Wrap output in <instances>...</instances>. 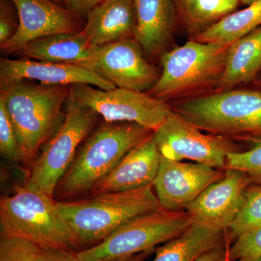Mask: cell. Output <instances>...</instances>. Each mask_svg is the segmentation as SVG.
<instances>
[{
	"instance_id": "6da1fadb",
	"label": "cell",
	"mask_w": 261,
	"mask_h": 261,
	"mask_svg": "<svg viewBox=\"0 0 261 261\" xmlns=\"http://www.w3.org/2000/svg\"><path fill=\"white\" fill-rule=\"evenodd\" d=\"M70 87L22 81L0 87V100L14 125L23 161H34L39 148L63 124L62 107L69 98Z\"/></svg>"
},
{
	"instance_id": "4dcf8cb0",
	"label": "cell",
	"mask_w": 261,
	"mask_h": 261,
	"mask_svg": "<svg viewBox=\"0 0 261 261\" xmlns=\"http://www.w3.org/2000/svg\"><path fill=\"white\" fill-rule=\"evenodd\" d=\"M104 0H68V8L80 15H87Z\"/></svg>"
},
{
	"instance_id": "5bb4252c",
	"label": "cell",
	"mask_w": 261,
	"mask_h": 261,
	"mask_svg": "<svg viewBox=\"0 0 261 261\" xmlns=\"http://www.w3.org/2000/svg\"><path fill=\"white\" fill-rule=\"evenodd\" d=\"M252 182L239 170L225 169V175L215 182L186 208L192 223L228 231L243 202L247 187Z\"/></svg>"
},
{
	"instance_id": "836d02e7",
	"label": "cell",
	"mask_w": 261,
	"mask_h": 261,
	"mask_svg": "<svg viewBox=\"0 0 261 261\" xmlns=\"http://www.w3.org/2000/svg\"><path fill=\"white\" fill-rule=\"evenodd\" d=\"M231 243H232V242H231L229 234L227 232L226 233V255L225 261H232L231 257H230V248H231Z\"/></svg>"
},
{
	"instance_id": "1f68e13d",
	"label": "cell",
	"mask_w": 261,
	"mask_h": 261,
	"mask_svg": "<svg viewBox=\"0 0 261 261\" xmlns=\"http://www.w3.org/2000/svg\"><path fill=\"white\" fill-rule=\"evenodd\" d=\"M226 255V241L224 246L217 247L205 252L196 261H225Z\"/></svg>"
},
{
	"instance_id": "4fadbf2b",
	"label": "cell",
	"mask_w": 261,
	"mask_h": 261,
	"mask_svg": "<svg viewBox=\"0 0 261 261\" xmlns=\"http://www.w3.org/2000/svg\"><path fill=\"white\" fill-rule=\"evenodd\" d=\"M224 175L225 170L200 163L171 161L162 156L152 186L162 208L185 211L204 190Z\"/></svg>"
},
{
	"instance_id": "8992f818",
	"label": "cell",
	"mask_w": 261,
	"mask_h": 261,
	"mask_svg": "<svg viewBox=\"0 0 261 261\" xmlns=\"http://www.w3.org/2000/svg\"><path fill=\"white\" fill-rule=\"evenodd\" d=\"M152 132L138 123H107L91 136L60 181L63 195L92 190L127 152Z\"/></svg>"
},
{
	"instance_id": "9a60e30c",
	"label": "cell",
	"mask_w": 261,
	"mask_h": 261,
	"mask_svg": "<svg viewBox=\"0 0 261 261\" xmlns=\"http://www.w3.org/2000/svg\"><path fill=\"white\" fill-rule=\"evenodd\" d=\"M37 81L48 85L89 84L100 89L116 88L94 70L80 65L63 64L23 58L0 61V87L22 81Z\"/></svg>"
},
{
	"instance_id": "603a6c76",
	"label": "cell",
	"mask_w": 261,
	"mask_h": 261,
	"mask_svg": "<svg viewBox=\"0 0 261 261\" xmlns=\"http://www.w3.org/2000/svg\"><path fill=\"white\" fill-rule=\"evenodd\" d=\"M177 17L188 32L197 36L233 13L238 0H174Z\"/></svg>"
},
{
	"instance_id": "2e32d148",
	"label": "cell",
	"mask_w": 261,
	"mask_h": 261,
	"mask_svg": "<svg viewBox=\"0 0 261 261\" xmlns=\"http://www.w3.org/2000/svg\"><path fill=\"white\" fill-rule=\"evenodd\" d=\"M162 155L151 132L133 147L120 162L94 185V196L108 192L138 190L153 185L159 173Z\"/></svg>"
},
{
	"instance_id": "d4e9b609",
	"label": "cell",
	"mask_w": 261,
	"mask_h": 261,
	"mask_svg": "<svg viewBox=\"0 0 261 261\" xmlns=\"http://www.w3.org/2000/svg\"><path fill=\"white\" fill-rule=\"evenodd\" d=\"M247 144V150L228 154L225 169L239 170L247 175L252 183L261 186V137Z\"/></svg>"
},
{
	"instance_id": "4316f807",
	"label": "cell",
	"mask_w": 261,
	"mask_h": 261,
	"mask_svg": "<svg viewBox=\"0 0 261 261\" xmlns=\"http://www.w3.org/2000/svg\"><path fill=\"white\" fill-rule=\"evenodd\" d=\"M0 153L13 162L23 161L21 149L14 125L7 111L4 102L0 100Z\"/></svg>"
},
{
	"instance_id": "30bf717a",
	"label": "cell",
	"mask_w": 261,
	"mask_h": 261,
	"mask_svg": "<svg viewBox=\"0 0 261 261\" xmlns=\"http://www.w3.org/2000/svg\"><path fill=\"white\" fill-rule=\"evenodd\" d=\"M154 136L163 157L176 161L189 160L218 169L225 170L228 154L243 150L233 140L202 133L172 110Z\"/></svg>"
},
{
	"instance_id": "8d00e7d4",
	"label": "cell",
	"mask_w": 261,
	"mask_h": 261,
	"mask_svg": "<svg viewBox=\"0 0 261 261\" xmlns=\"http://www.w3.org/2000/svg\"><path fill=\"white\" fill-rule=\"evenodd\" d=\"M238 261H261V254L259 256L255 257L253 259H250V260H238Z\"/></svg>"
},
{
	"instance_id": "e575fe53",
	"label": "cell",
	"mask_w": 261,
	"mask_h": 261,
	"mask_svg": "<svg viewBox=\"0 0 261 261\" xmlns=\"http://www.w3.org/2000/svg\"><path fill=\"white\" fill-rule=\"evenodd\" d=\"M53 1H54L57 4L61 5L62 6L68 8V0H53Z\"/></svg>"
},
{
	"instance_id": "83f0119b",
	"label": "cell",
	"mask_w": 261,
	"mask_h": 261,
	"mask_svg": "<svg viewBox=\"0 0 261 261\" xmlns=\"http://www.w3.org/2000/svg\"><path fill=\"white\" fill-rule=\"evenodd\" d=\"M261 254V228L239 237L230 248L232 261L250 260Z\"/></svg>"
},
{
	"instance_id": "3957f363",
	"label": "cell",
	"mask_w": 261,
	"mask_h": 261,
	"mask_svg": "<svg viewBox=\"0 0 261 261\" xmlns=\"http://www.w3.org/2000/svg\"><path fill=\"white\" fill-rule=\"evenodd\" d=\"M0 228L1 235L27 239L42 249L71 250L80 244L53 197L29 180L2 197Z\"/></svg>"
},
{
	"instance_id": "d6986e66",
	"label": "cell",
	"mask_w": 261,
	"mask_h": 261,
	"mask_svg": "<svg viewBox=\"0 0 261 261\" xmlns=\"http://www.w3.org/2000/svg\"><path fill=\"white\" fill-rule=\"evenodd\" d=\"M94 48L82 30L36 39L19 51L25 58L36 61L85 66Z\"/></svg>"
},
{
	"instance_id": "9c48e42d",
	"label": "cell",
	"mask_w": 261,
	"mask_h": 261,
	"mask_svg": "<svg viewBox=\"0 0 261 261\" xmlns=\"http://www.w3.org/2000/svg\"><path fill=\"white\" fill-rule=\"evenodd\" d=\"M70 97L102 116L107 123H136L153 132L171 110L166 101L145 92L119 87L104 90L89 84H75L70 87Z\"/></svg>"
},
{
	"instance_id": "8fae6325",
	"label": "cell",
	"mask_w": 261,
	"mask_h": 261,
	"mask_svg": "<svg viewBox=\"0 0 261 261\" xmlns=\"http://www.w3.org/2000/svg\"><path fill=\"white\" fill-rule=\"evenodd\" d=\"M135 39L95 47L85 67L97 72L116 87L145 92L158 82L157 69L149 64Z\"/></svg>"
},
{
	"instance_id": "484cf974",
	"label": "cell",
	"mask_w": 261,
	"mask_h": 261,
	"mask_svg": "<svg viewBox=\"0 0 261 261\" xmlns=\"http://www.w3.org/2000/svg\"><path fill=\"white\" fill-rule=\"evenodd\" d=\"M42 249L27 239L1 235L0 261H40Z\"/></svg>"
},
{
	"instance_id": "7a4b0ae2",
	"label": "cell",
	"mask_w": 261,
	"mask_h": 261,
	"mask_svg": "<svg viewBox=\"0 0 261 261\" xmlns=\"http://www.w3.org/2000/svg\"><path fill=\"white\" fill-rule=\"evenodd\" d=\"M173 111L201 130L231 140L261 137V90L229 89L182 99Z\"/></svg>"
},
{
	"instance_id": "7402d4cb",
	"label": "cell",
	"mask_w": 261,
	"mask_h": 261,
	"mask_svg": "<svg viewBox=\"0 0 261 261\" xmlns=\"http://www.w3.org/2000/svg\"><path fill=\"white\" fill-rule=\"evenodd\" d=\"M261 27V0L245 9L233 11L204 32L195 40L202 43L231 44Z\"/></svg>"
},
{
	"instance_id": "44dd1931",
	"label": "cell",
	"mask_w": 261,
	"mask_h": 261,
	"mask_svg": "<svg viewBox=\"0 0 261 261\" xmlns=\"http://www.w3.org/2000/svg\"><path fill=\"white\" fill-rule=\"evenodd\" d=\"M226 231L192 223L177 238L158 247L152 261H196L205 252L224 246Z\"/></svg>"
},
{
	"instance_id": "d590c367",
	"label": "cell",
	"mask_w": 261,
	"mask_h": 261,
	"mask_svg": "<svg viewBox=\"0 0 261 261\" xmlns=\"http://www.w3.org/2000/svg\"><path fill=\"white\" fill-rule=\"evenodd\" d=\"M239 3H243L244 5H246L247 6L255 3V2L258 1V0H238Z\"/></svg>"
},
{
	"instance_id": "5b68a950",
	"label": "cell",
	"mask_w": 261,
	"mask_h": 261,
	"mask_svg": "<svg viewBox=\"0 0 261 261\" xmlns=\"http://www.w3.org/2000/svg\"><path fill=\"white\" fill-rule=\"evenodd\" d=\"M231 44L189 41L163 53L162 73L149 95L166 101L195 97L217 88Z\"/></svg>"
},
{
	"instance_id": "ba28073f",
	"label": "cell",
	"mask_w": 261,
	"mask_h": 261,
	"mask_svg": "<svg viewBox=\"0 0 261 261\" xmlns=\"http://www.w3.org/2000/svg\"><path fill=\"white\" fill-rule=\"evenodd\" d=\"M65 121L33 161L29 181L53 197L57 186L74 161L77 148L93 126L96 113L69 96Z\"/></svg>"
},
{
	"instance_id": "52a82bcc",
	"label": "cell",
	"mask_w": 261,
	"mask_h": 261,
	"mask_svg": "<svg viewBox=\"0 0 261 261\" xmlns=\"http://www.w3.org/2000/svg\"><path fill=\"white\" fill-rule=\"evenodd\" d=\"M186 211L159 210L127 221L100 243L76 252L82 261H109L154 250L160 244L177 238L190 227Z\"/></svg>"
},
{
	"instance_id": "74e56055",
	"label": "cell",
	"mask_w": 261,
	"mask_h": 261,
	"mask_svg": "<svg viewBox=\"0 0 261 261\" xmlns=\"http://www.w3.org/2000/svg\"><path fill=\"white\" fill-rule=\"evenodd\" d=\"M259 75H260V80H259V81H258V83L261 84V74H260V73ZM258 76H259V75H258Z\"/></svg>"
},
{
	"instance_id": "277c9868",
	"label": "cell",
	"mask_w": 261,
	"mask_h": 261,
	"mask_svg": "<svg viewBox=\"0 0 261 261\" xmlns=\"http://www.w3.org/2000/svg\"><path fill=\"white\" fill-rule=\"evenodd\" d=\"M152 187L108 192L77 202H57V207L79 243L97 245L129 220L162 208Z\"/></svg>"
},
{
	"instance_id": "f1b7e54d",
	"label": "cell",
	"mask_w": 261,
	"mask_h": 261,
	"mask_svg": "<svg viewBox=\"0 0 261 261\" xmlns=\"http://www.w3.org/2000/svg\"><path fill=\"white\" fill-rule=\"evenodd\" d=\"M18 24H15L11 7L8 0H1L0 3V45L14 35Z\"/></svg>"
},
{
	"instance_id": "cb8c5ba5",
	"label": "cell",
	"mask_w": 261,
	"mask_h": 261,
	"mask_svg": "<svg viewBox=\"0 0 261 261\" xmlns=\"http://www.w3.org/2000/svg\"><path fill=\"white\" fill-rule=\"evenodd\" d=\"M261 228V186L252 183L247 187L238 216L228 230L231 242Z\"/></svg>"
},
{
	"instance_id": "f546056e",
	"label": "cell",
	"mask_w": 261,
	"mask_h": 261,
	"mask_svg": "<svg viewBox=\"0 0 261 261\" xmlns=\"http://www.w3.org/2000/svg\"><path fill=\"white\" fill-rule=\"evenodd\" d=\"M40 261H82L76 252L63 249H42Z\"/></svg>"
},
{
	"instance_id": "ffe728a7",
	"label": "cell",
	"mask_w": 261,
	"mask_h": 261,
	"mask_svg": "<svg viewBox=\"0 0 261 261\" xmlns=\"http://www.w3.org/2000/svg\"><path fill=\"white\" fill-rule=\"evenodd\" d=\"M261 73V27L236 42L228 49L224 74L216 92L256 80Z\"/></svg>"
},
{
	"instance_id": "7c38bea8",
	"label": "cell",
	"mask_w": 261,
	"mask_h": 261,
	"mask_svg": "<svg viewBox=\"0 0 261 261\" xmlns=\"http://www.w3.org/2000/svg\"><path fill=\"white\" fill-rule=\"evenodd\" d=\"M16 9L18 27L9 40L1 44L8 54L16 53L41 38L82 30L81 15L53 0H10Z\"/></svg>"
},
{
	"instance_id": "e0dca14e",
	"label": "cell",
	"mask_w": 261,
	"mask_h": 261,
	"mask_svg": "<svg viewBox=\"0 0 261 261\" xmlns=\"http://www.w3.org/2000/svg\"><path fill=\"white\" fill-rule=\"evenodd\" d=\"M86 16L82 32L93 47L135 38V0H104Z\"/></svg>"
},
{
	"instance_id": "d6a6232c",
	"label": "cell",
	"mask_w": 261,
	"mask_h": 261,
	"mask_svg": "<svg viewBox=\"0 0 261 261\" xmlns=\"http://www.w3.org/2000/svg\"><path fill=\"white\" fill-rule=\"evenodd\" d=\"M153 250L150 251H147L141 252V253L137 254V255H132V256L123 257V258L116 259V260H112L109 261H144L148 257V255L152 253Z\"/></svg>"
},
{
	"instance_id": "ac0fdd59",
	"label": "cell",
	"mask_w": 261,
	"mask_h": 261,
	"mask_svg": "<svg viewBox=\"0 0 261 261\" xmlns=\"http://www.w3.org/2000/svg\"><path fill=\"white\" fill-rule=\"evenodd\" d=\"M134 39L144 53L159 55L171 41L177 20L174 0H135Z\"/></svg>"
}]
</instances>
